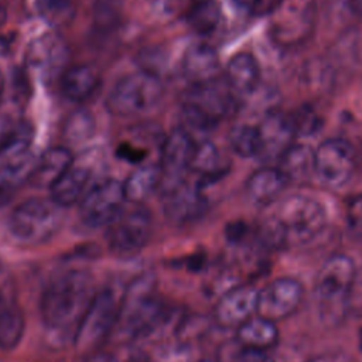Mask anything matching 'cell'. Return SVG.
<instances>
[{"instance_id": "obj_1", "label": "cell", "mask_w": 362, "mask_h": 362, "mask_svg": "<svg viewBox=\"0 0 362 362\" xmlns=\"http://www.w3.org/2000/svg\"><path fill=\"white\" fill-rule=\"evenodd\" d=\"M327 225L324 206L307 195L281 199L260 223V240L276 250L304 246L321 235Z\"/></svg>"}, {"instance_id": "obj_2", "label": "cell", "mask_w": 362, "mask_h": 362, "mask_svg": "<svg viewBox=\"0 0 362 362\" xmlns=\"http://www.w3.org/2000/svg\"><path fill=\"white\" fill-rule=\"evenodd\" d=\"M95 294L93 279L85 270H69L57 276L40 298L45 328L58 334H74Z\"/></svg>"}, {"instance_id": "obj_3", "label": "cell", "mask_w": 362, "mask_h": 362, "mask_svg": "<svg viewBox=\"0 0 362 362\" xmlns=\"http://www.w3.org/2000/svg\"><path fill=\"white\" fill-rule=\"evenodd\" d=\"M168 317V313L156 291L151 274L136 277L120 298L116 329L122 338L134 341L150 337Z\"/></svg>"}, {"instance_id": "obj_4", "label": "cell", "mask_w": 362, "mask_h": 362, "mask_svg": "<svg viewBox=\"0 0 362 362\" xmlns=\"http://www.w3.org/2000/svg\"><path fill=\"white\" fill-rule=\"evenodd\" d=\"M236 109V96L226 81L214 79L191 85L182 98L181 127L197 141V134H206Z\"/></svg>"}, {"instance_id": "obj_5", "label": "cell", "mask_w": 362, "mask_h": 362, "mask_svg": "<svg viewBox=\"0 0 362 362\" xmlns=\"http://www.w3.org/2000/svg\"><path fill=\"white\" fill-rule=\"evenodd\" d=\"M356 270L349 256L337 253L317 272L314 294L320 317L327 325H337L346 317V297Z\"/></svg>"}, {"instance_id": "obj_6", "label": "cell", "mask_w": 362, "mask_h": 362, "mask_svg": "<svg viewBox=\"0 0 362 362\" xmlns=\"http://www.w3.org/2000/svg\"><path fill=\"white\" fill-rule=\"evenodd\" d=\"M164 98L160 76L139 71L122 76L110 89L106 109L117 117H140L153 113Z\"/></svg>"}, {"instance_id": "obj_7", "label": "cell", "mask_w": 362, "mask_h": 362, "mask_svg": "<svg viewBox=\"0 0 362 362\" xmlns=\"http://www.w3.org/2000/svg\"><path fill=\"white\" fill-rule=\"evenodd\" d=\"M62 209L51 198H30L18 204L10 214L8 230L23 245H42L62 228Z\"/></svg>"}, {"instance_id": "obj_8", "label": "cell", "mask_w": 362, "mask_h": 362, "mask_svg": "<svg viewBox=\"0 0 362 362\" xmlns=\"http://www.w3.org/2000/svg\"><path fill=\"white\" fill-rule=\"evenodd\" d=\"M120 298L110 288L96 291L85 315L74 332L76 351L86 355L102 348L103 342L115 332L119 318Z\"/></svg>"}, {"instance_id": "obj_9", "label": "cell", "mask_w": 362, "mask_h": 362, "mask_svg": "<svg viewBox=\"0 0 362 362\" xmlns=\"http://www.w3.org/2000/svg\"><path fill=\"white\" fill-rule=\"evenodd\" d=\"M151 233L153 219L150 211L141 205H136L130 211H123L107 226V247L119 257H132L147 246Z\"/></svg>"}, {"instance_id": "obj_10", "label": "cell", "mask_w": 362, "mask_h": 362, "mask_svg": "<svg viewBox=\"0 0 362 362\" xmlns=\"http://www.w3.org/2000/svg\"><path fill=\"white\" fill-rule=\"evenodd\" d=\"M314 24L315 6L313 0H284L272 13L270 35L283 48L297 47L307 41Z\"/></svg>"}, {"instance_id": "obj_11", "label": "cell", "mask_w": 362, "mask_h": 362, "mask_svg": "<svg viewBox=\"0 0 362 362\" xmlns=\"http://www.w3.org/2000/svg\"><path fill=\"white\" fill-rule=\"evenodd\" d=\"M124 202L123 182L115 178H102L81 199L79 218L89 228H107L124 211Z\"/></svg>"}, {"instance_id": "obj_12", "label": "cell", "mask_w": 362, "mask_h": 362, "mask_svg": "<svg viewBox=\"0 0 362 362\" xmlns=\"http://www.w3.org/2000/svg\"><path fill=\"white\" fill-rule=\"evenodd\" d=\"M102 164V151L90 148L74 157L69 168L49 188V198L62 208L71 206L85 197L88 189L98 181H93L99 174Z\"/></svg>"}, {"instance_id": "obj_13", "label": "cell", "mask_w": 362, "mask_h": 362, "mask_svg": "<svg viewBox=\"0 0 362 362\" xmlns=\"http://www.w3.org/2000/svg\"><path fill=\"white\" fill-rule=\"evenodd\" d=\"M197 141L181 126L171 130L160 148V168H161V195L180 187L187 181V174L191 168Z\"/></svg>"}, {"instance_id": "obj_14", "label": "cell", "mask_w": 362, "mask_h": 362, "mask_svg": "<svg viewBox=\"0 0 362 362\" xmlns=\"http://www.w3.org/2000/svg\"><path fill=\"white\" fill-rule=\"evenodd\" d=\"M68 61L69 48L58 33H44L34 38L27 47V68L30 74L42 82L61 78L68 68Z\"/></svg>"}, {"instance_id": "obj_15", "label": "cell", "mask_w": 362, "mask_h": 362, "mask_svg": "<svg viewBox=\"0 0 362 362\" xmlns=\"http://www.w3.org/2000/svg\"><path fill=\"white\" fill-rule=\"evenodd\" d=\"M355 153L344 139H328L314 151V175L328 188H339L352 177Z\"/></svg>"}, {"instance_id": "obj_16", "label": "cell", "mask_w": 362, "mask_h": 362, "mask_svg": "<svg viewBox=\"0 0 362 362\" xmlns=\"http://www.w3.org/2000/svg\"><path fill=\"white\" fill-rule=\"evenodd\" d=\"M304 296L303 286L291 277H279L266 284L257 293L256 314L277 322L290 317L301 304Z\"/></svg>"}, {"instance_id": "obj_17", "label": "cell", "mask_w": 362, "mask_h": 362, "mask_svg": "<svg viewBox=\"0 0 362 362\" xmlns=\"http://www.w3.org/2000/svg\"><path fill=\"white\" fill-rule=\"evenodd\" d=\"M257 293L252 284H238L228 288L214 308L215 322L222 328H239L256 315Z\"/></svg>"}, {"instance_id": "obj_18", "label": "cell", "mask_w": 362, "mask_h": 362, "mask_svg": "<svg viewBox=\"0 0 362 362\" xmlns=\"http://www.w3.org/2000/svg\"><path fill=\"white\" fill-rule=\"evenodd\" d=\"M161 197L165 218L178 226L199 219L208 209V199L197 182L189 184L185 181Z\"/></svg>"}, {"instance_id": "obj_19", "label": "cell", "mask_w": 362, "mask_h": 362, "mask_svg": "<svg viewBox=\"0 0 362 362\" xmlns=\"http://www.w3.org/2000/svg\"><path fill=\"white\" fill-rule=\"evenodd\" d=\"M257 127L262 140L260 156L266 160L280 158L293 146L296 133L290 116L280 112H272Z\"/></svg>"}, {"instance_id": "obj_20", "label": "cell", "mask_w": 362, "mask_h": 362, "mask_svg": "<svg viewBox=\"0 0 362 362\" xmlns=\"http://www.w3.org/2000/svg\"><path fill=\"white\" fill-rule=\"evenodd\" d=\"M182 74L191 85H201L218 79L219 57L214 47L197 42L187 48L181 62Z\"/></svg>"}, {"instance_id": "obj_21", "label": "cell", "mask_w": 362, "mask_h": 362, "mask_svg": "<svg viewBox=\"0 0 362 362\" xmlns=\"http://www.w3.org/2000/svg\"><path fill=\"white\" fill-rule=\"evenodd\" d=\"M71 148L55 146L45 150L34 164L28 182L34 188H51L74 161Z\"/></svg>"}, {"instance_id": "obj_22", "label": "cell", "mask_w": 362, "mask_h": 362, "mask_svg": "<svg viewBox=\"0 0 362 362\" xmlns=\"http://www.w3.org/2000/svg\"><path fill=\"white\" fill-rule=\"evenodd\" d=\"M25 329L24 311L17 298V290L0 293V349H14Z\"/></svg>"}, {"instance_id": "obj_23", "label": "cell", "mask_w": 362, "mask_h": 362, "mask_svg": "<svg viewBox=\"0 0 362 362\" xmlns=\"http://www.w3.org/2000/svg\"><path fill=\"white\" fill-rule=\"evenodd\" d=\"M62 95L72 102H85L100 86V74L96 66L78 64L68 66L59 78Z\"/></svg>"}, {"instance_id": "obj_24", "label": "cell", "mask_w": 362, "mask_h": 362, "mask_svg": "<svg viewBox=\"0 0 362 362\" xmlns=\"http://www.w3.org/2000/svg\"><path fill=\"white\" fill-rule=\"evenodd\" d=\"M260 69L256 58L249 52L235 54L228 65L225 81L235 96L250 95L259 85Z\"/></svg>"}, {"instance_id": "obj_25", "label": "cell", "mask_w": 362, "mask_h": 362, "mask_svg": "<svg viewBox=\"0 0 362 362\" xmlns=\"http://www.w3.org/2000/svg\"><path fill=\"white\" fill-rule=\"evenodd\" d=\"M287 184L288 181L279 167H262L249 177L246 192L255 204L267 205L284 191Z\"/></svg>"}, {"instance_id": "obj_26", "label": "cell", "mask_w": 362, "mask_h": 362, "mask_svg": "<svg viewBox=\"0 0 362 362\" xmlns=\"http://www.w3.org/2000/svg\"><path fill=\"white\" fill-rule=\"evenodd\" d=\"M161 184L160 163L139 164L123 181L126 201L141 205Z\"/></svg>"}, {"instance_id": "obj_27", "label": "cell", "mask_w": 362, "mask_h": 362, "mask_svg": "<svg viewBox=\"0 0 362 362\" xmlns=\"http://www.w3.org/2000/svg\"><path fill=\"white\" fill-rule=\"evenodd\" d=\"M189 171L195 173L199 177L197 184L202 189L205 188V185L221 178L226 173V168L223 165L222 156L218 147L208 140L197 141Z\"/></svg>"}, {"instance_id": "obj_28", "label": "cell", "mask_w": 362, "mask_h": 362, "mask_svg": "<svg viewBox=\"0 0 362 362\" xmlns=\"http://www.w3.org/2000/svg\"><path fill=\"white\" fill-rule=\"evenodd\" d=\"M236 339L243 345L267 351L279 342V331L276 322L256 314L236 328Z\"/></svg>"}, {"instance_id": "obj_29", "label": "cell", "mask_w": 362, "mask_h": 362, "mask_svg": "<svg viewBox=\"0 0 362 362\" xmlns=\"http://www.w3.org/2000/svg\"><path fill=\"white\" fill-rule=\"evenodd\" d=\"M279 168L288 182H307L314 175V151L305 144H293L280 157Z\"/></svg>"}, {"instance_id": "obj_30", "label": "cell", "mask_w": 362, "mask_h": 362, "mask_svg": "<svg viewBox=\"0 0 362 362\" xmlns=\"http://www.w3.org/2000/svg\"><path fill=\"white\" fill-rule=\"evenodd\" d=\"M185 20L194 33L208 35L219 25L221 7L215 0H199L188 10Z\"/></svg>"}, {"instance_id": "obj_31", "label": "cell", "mask_w": 362, "mask_h": 362, "mask_svg": "<svg viewBox=\"0 0 362 362\" xmlns=\"http://www.w3.org/2000/svg\"><path fill=\"white\" fill-rule=\"evenodd\" d=\"M34 164L35 158L14 165L0 167V208L13 199L23 184L28 182Z\"/></svg>"}, {"instance_id": "obj_32", "label": "cell", "mask_w": 362, "mask_h": 362, "mask_svg": "<svg viewBox=\"0 0 362 362\" xmlns=\"http://www.w3.org/2000/svg\"><path fill=\"white\" fill-rule=\"evenodd\" d=\"M95 133V119L89 110L79 109L72 112L64 123L62 139L71 146H82L88 141Z\"/></svg>"}, {"instance_id": "obj_33", "label": "cell", "mask_w": 362, "mask_h": 362, "mask_svg": "<svg viewBox=\"0 0 362 362\" xmlns=\"http://www.w3.org/2000/svg\"><path fill=\"white\" fill-rule=\"evenodd\" d=\"M229 146L235 154L243 158L260 156L262 140L257 126L238 124L229 132Z\"/></svg>"}, {"instance_id": "obj_34", "label": "cell", "mask_w": 362, "mask_h": 362, "mask_svg": "<svg viewBox=\"0 0 362 362\" xmlns=\"http://www.w3.org/2000/svg\"><path fill=\"white\" fill-rule=\"evenodd\" d=\"M216 362H269V356L266 351L243 345L235 338L219 346Z\"/></svg>"}, {"instance_id": "obj_35", "label": "cell", "mask_w": 362, "mask_h": 362, "mask_svg": "<svg viewBox=\"0 0 362 362\" xmlns=\"http://www.w3.org/2000/svg\"><path fill=\"white\" fill-rule=\"evenodd\" d=\"M38 11L52 25H62L74 16V0H35Z\"/></svg>"}, {"instance_id": "obj_36", "label": "cell", "mask_w": 362, "mask_h": 362, "mask_svg": "<svg viewBox=\"0 0 362 362\" xmlns=\"http://www.w3.org/2000/svg\"><path fill=\"white\" fill-rule=\"evenodd\" d=\"M345 222L349 238L362 243V194L352 195L345 206Z\"/></svg>"}, {"instance_id": "obj_37", "label": "cell", "mask_w": 362, "mask_h": 362, "mask_svg": "<svg viewBox=\"0 0 362 362\" xmlns=\"http://www.w3.org/2000/svg\"><path fill=\"white\" fill-rule=\"evenodd\" d=\"M290 120L296 136H311L321 127L320 116L310 106L300 107L296 113L290 115Z\"/></svg>"}, {"instance_id": "obj_38", "label": "cell", "mask_w": 362, "mask_h": 362, "mask_svg": "<svg viewBox=\"0 0 362 362\" xmlns=\"http://www.w3.org/2000/svg\"><path fill=\"white\" fill-rule=\"evenodd\" d=\"M346 317L362 318V270H356L346 297Z\"/></svg>"}, {"instance_id": "obj_39", "label": "cell", "mask_w": 362, "mask_h": 362, "mask_svg": "<svg viewBox=\"0 0 362 362\" xmlns=\"http://www.w3.org/2000/svg\"><path fill=\"white\" fill-rule=\"evenodd\" d=\"M117 156L127 161V163H132V164H143L144 158H146V151L136 147L134 144H130V143H123L117 147Z\"/></svg>"}, {"instance_id": "obj_40", "label": "cell", "mask_w": 362, "mask_h": 362, "mask_svg": "<svg viewBox=\"0 0 362 362\" xmlns=\"http://www.w3.org/2000/svg\"><path fill=\"white\" fill-rule=\"evenodd\" d=\"M18 123L8 115H0V150L14 136V133L18 127Z\"/></svg>"}, {"instance_id": "obj_41", "label": "cell", "mask_w": 362, "mask_h": 362, "mask_svg": "<svg viewBox=\"0 0 362 362\" xmlns=\"http://www.w3.org/2000/svg\"><path fill=\"white\" fill-rule=\"evenodd\" d=\"M82 362H119V359L113 352L99 348L96 351H92V352L83 355Z\"/></svg>"}, {"instance_id": "obj_42", "label": "cell", "mask_w": 362, "mask_h": 362, "mask_svg": "<svg viewBox=\"0 0 362 362\" xmlns=\"http://www.w3.org/2000/svg\"><path fill=\"white\" fill-rule=\"evenodd\" d=\"M11 290H17L16 287V281L13 274L10 273L8 267L3 263V260L0 259V293L3 291H11Z\"/></svg>"}, {"instance_id": "obj_43", "label": "cell", "mask_w": 362, "mask_h": 362, "mask_svg": "<svg viewBox=\"0 0 362 362\" xmlns=\"http://www.w3.org/2000/svg\"><path fill=\"white\" fill-rule=\"evenodd\" d=\"M284 0H256V3L252 6V10L257 16L272 14Z\"/></svg>"}, {"instance_id": "obj_44", "label": "cell", "mask_w": 362, "mask_h": 362, "mask_svg": "<svg viewBox=\"0 0 362 362\" xmlns=\"http://www.w3.org/2000/svg\"><path fill=\"white\" fill-rule=\"evenodd\" d=\"M246 225L242 223V222H235V223H230L228 225L226 228V238L230 240V242H239L242 240V238L246 235Z\"/></svg>"}, {"instance_id": "obj_45", "label": "cell", "mask_w": 362, "mask_h": 362, "mask_svg": "<svg viewBox=\"0 0 362 362\" xmlns=\"http://www.w3.org/2000/svg\"><path fill=\"white\" fill-rule=\"evenodd\" d=\"M126 362H151V361H150V358H148L147 354L139 351V352L132 354V355L126 359Z\"/></svg>"}, {"instance_id": "obj_46", "label": "cell", "mask_w": 362, "mask_h": 362, "mask_svg": "<svg viewBox=\"0 0 362 362\" xmlns=\"http://www.w3.org/2000/svg\"><path fill=\"white\" fill-rule=\"evenodd\" d=\"M348 7L354 14L362 16V0H348Z\"/></svg>"}, {"instance_id": "obj_47", "label": "cell", "mask_w": 362, "mask_h": 362, "mask_svg": "<svg viewBox=\"0 0 362 362\" xmlns=\"http://www.w3.org/2000/svg\"><path fill=\"white\" fill-rule=\"evenodd\" d=\"M308 362H341V359L337 355H322V356H318Z\"/></svg>"}, {"instance_id": "obj_48", "label": "cell", "mask_w": 362, "mask_h": 362, "mask_svg": "<svg viewBox=\"0 0 362 362\" xmlns=\"http://www.w3.org/2000/svg\"><path fill=\"white\" fill-rule=\"evenodd\" d=\"M6 20H7V11H6V8L3 6H0V30L4 25Z\"/></svg>"}, {"instance_id": "obj_49", "label": "cell", "mask_w": 362, "mask_h": 362, "mask_svg": "<svg viewBox=\"0 0 362 362\" xmlns=\"http://www.w3.org/2000/svg\"><path fill=\"white\" fill-rule=\"evenodd\" d=\"M4 86H6L4 76H3V72L0 69V103H1V99H3V95H4Z\"/></svg>"}, {"instance_id": "obj_50", "label": "cell", "mask_w": 362, "mask_h": 362, "mask_svg": "<svg viewBox=\"0 0 362 362\" xmlns=\"http://www.w3.org/2000/svg\"><path fill=\"white\" fill-rule=\"evenodd\" d=\"M239 6H246V7H252L255 3H256V0H235Z\"/></svg>"}, {"instance_id": "obj_51", "label": "cell", "mask_w": 362, "mask_h": 362, "mask_svg": "<svg viewBox=\"0 0 362 362\" xmlns=\"http://www.w3.org/2000/svg\"><path fill=\"white\" fill-rule=\"evenodd\" d=\"M198 362H216V361H211V359H201Z\"/></svg>"}]
</instances>
